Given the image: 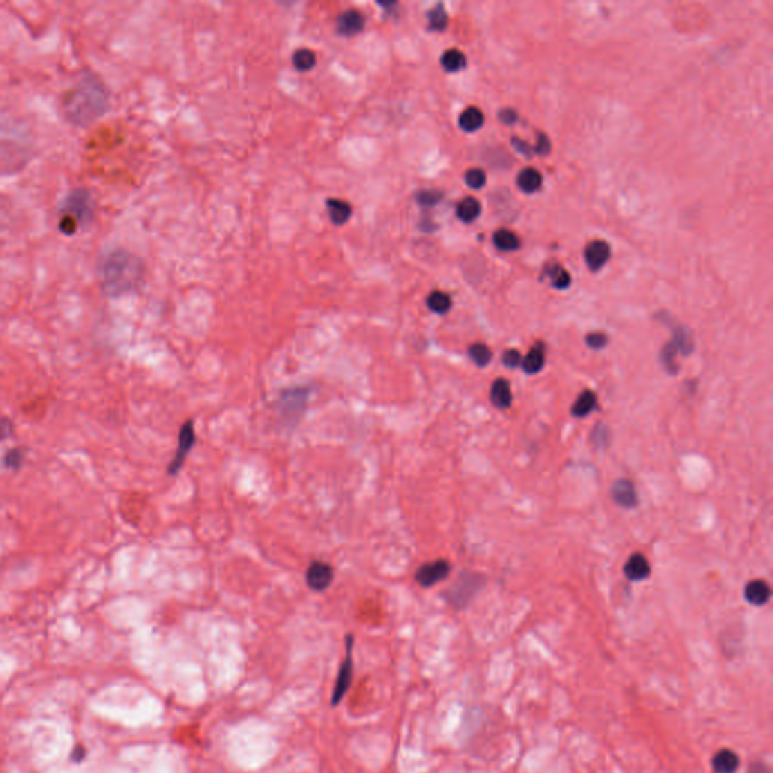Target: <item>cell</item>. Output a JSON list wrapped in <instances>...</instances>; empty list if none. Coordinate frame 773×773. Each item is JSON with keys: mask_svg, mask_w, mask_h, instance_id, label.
Wrapping results in <instances>:
<instances>
[{"mask_svg": "<svg viewBox=\"0 0 773 773\" xmlns=\"http://www.w3.org/2000/svg\"><path fill=\"white\" fill-rule=\"evenodd\" d=\"M608 441H611V434H608L607 427L604 425H597L594 434H592V443H594V446L597 449H604L607 447Z\"/></svg>", "mask_w": 773, "mask_h": 773, "instance_id": "34", "label": "cell"}, {"mask_svg": "<svg viewBox=\"0 0 773 773\" xmlns=\"http://www.w3.org/2000/svg\"><path fill=\"white\" fill-rule=\"evenodd\" d=\"M500 120L501 122H505V124H514L516 121V113L512 109H505L500 112Z\"/></svg>", "mask_w": 773, "mask_h": 773, "instance_id": "40", "label": "cell"}, {"mask_svg": "<svg viewBox=\"0 0 773 773\" xmlns=\"http://www.w3.org/2000/svg\"><path fill=\"white\" fill-rule=\"evenodd\" d=\"M597 408V396L594 391H583L577 400L574 402L571 413L574 417H586Z\"/></svg>", "mask_w": 773, "mask_h": 773, "instance_id": "19", "label": "cell"}, {"mask_svg": "<svg viewBox=\"0 0 773 773\" xmlns=\"http://www.w3.org/2000/svg\"><path fill=\"white\" fill-rule=\"evenodd\" d=\"M427 307L437 315H446L451 308V299L447 293L432 292L427 298Z\"/></svg>", "mask_w": 773, "mask_h": 773, "instance_id": "25", "label": "cell"}, {"mask_svg": "<svg viewBox=\"0 0 773 773\" xmlns=\"http://www.w3.org/2000/svg\"><path fill=\"white\" fill-rule=\"evenodd\" d=\"M586 344H588V346H589L590 349L599 351V349L606 348L607 337H606L604 334H602V333H592V334H589V335L586 337Z\"/></svg>", "mask_w": 773, "mask_h": 773, "instance_id": "36", "label": "cell"}, {"mask_svg": "<svg viewBox=\"0 0 773 773\" xmlns=\"http://www.w3.org/2000/svg\"><path fill=\"white\" fill-rule=\"evenodd\" d=\"M352 649H353V636L348 635L346 636V655H344V659L342 662L339 676H337L335 684H334V689H333V695H331V705L333 707H337L342 702L344 695L348 693V690L352 684V676H353Z\"/></svg>", "mask_w": 773, "mask_h": 773, "instance_id": "7", "label": "cell"}, {"mask_svg": "<svg viewBox=\"0 0 773 773\" xmlns=\"http://www.w3.org/2000/svg\"><path fill=\"white\" fill-rule=\"evenodd\" d=\"M326 207L328 213H330V218L335 225H342L344 222H348L352 215L351 205L343 200H328Z\"/></svg>", "mask_w": 773, "mask_h": 773, "instance_id": "20", "label": "cell"}, {"mask_svg": "<svg viewBox=\"0 0 773 773\" xmlns=\"http://www.w3.org/2000/svg\"><path fill=\"white\" fill-rule=\"evenodd\" d=\"M443 198V194L438 191H422L418 192L416 200L420 203L423 207H434V205H437Z\"/></svg>", "mask_w": 773, "mask_h": 773, "instance_id": "33", "label": "cell"}, {"mask_svg": "<svg viewBox=\"0 0 773 773\" xmlns=\"http://www.w3.org/2000/svg\"><path fill=\"white\" fill-rule=\"evenodd\" d=\"M546 364V352L544 346L538 343L537 346L532 348L525 357H523L521 367L528 375H534L541 372V369Z\"/></svg>", "mask_w": 773, "mask_h": 773, "instance_id": "17", "label": "cell"}, {"mask_svg": "<svg viewBox=\"0 0 773 773\" xmlns=\"http://www.w3.org/2000/svg\"><path fill=\"white\" fill-rule=\"evenodd\" d=\"M492 241H494V245L500 251H515L518 246H520V241H518V237L515 233L509 232V230L501 228L499 232H496L494 237H492Z\"/></svg>", "mask_w": 773, "mask_h": 773, "instance_id": "23", "label": "cell"}, {"mask_svg": "<svg viewBox=\"0 0 773 773\" xmlns=\"http://www.w3.org/2000/svg\"><path fill=\"white\" fill-rule=\"evenodd\" d=\"M468 355H470L473 363L479 367H487L492 358L490 348L483 343H474L473 346L468 349Z\"/></svg>", "mask_w": 773, "mask_h": 773, "instance_id": "27", "label": "cell"}, {"mask_svg": "<svg viewBox=\"0 0 773 773\" xmlns=\"http://www.w3.org/2000/svg\"><path fill=\"white\" fill-rule=\"evenodd\" d=\"M677 353H678V349H677L676 344H673V342H671V343L666 344V346H664L663 351H662L660 360H662V363H663V367H664L666 372L671 373V375H676V373H677V364H676Z\"/></svg>", "mask_w": 773, "mask_h": 773, "instance_id": "29", "label": "cell"}, {"mask_svg": "<svg viewBox=\"0 0 773 773\" xmlns=\"http://www.w3.org/2000/svg\"><path fill=\"white\" fill-rule=\"evenodd\" d=\"M624 572H626L628 580L640 581L648 579L651 568H649V564L644 555L635 553L633 556H630V559L626 564V568H624Z\"/></svg>", "mask_w": 773, "mask_h": 773, "instance_id": "13", "label": "cell"}, {"mask_svg": "<svg viewBox=\"0 0 773 773\" xmlns=\"http://www.w3.org/2000/svg\"><path fill=\"white\" fill-rule=\"evenodd\" d=\"M490 398H491L492 405H494L496 408H500V409L509 408L512 404L511 385H509V382L506 380H503V378H500V380L492 382Z\"/></svg>", "mask_w": 773, "mask_h": 773, "instance_id": "15", "label": "cell"}, {"mask_svg": "<svg viewBox=\"0 0 773 773\" xmlns=\"http://www.w3.org/2000/svg\"><path fill=\"white\" fill-rule=\"evenodd\" d=\"M195 446V427H194V422L192 420H186L182 427H180L178 431V444H177V450L174 454V458L168 465V474L172 476H177L182 470L186 459L191 454V450Z\"/></svg>", "mask_w": 773, "mask_h": 773, "instance_id": "6", "label": "cell"}, {"mask_svg": "<svg viewBox=\"0 0 773 773\" xmlns=\"http://www.w3.org/2000/svg\"><path fill=\"white\" fill-rule=\"evenodd\" d=\"M512 145L515 147V150H516V151H520L521 154L528 156V158H532V156L534 154L533 147H532V145H529L528 142L521 141V139H518V138H512Z\"/></svg>", "mask_w": 773, "mask_h": 773, "instance_id": "39", "label": "cell"}, {"mask_svg": "<svg viewBox=\"0 0 773 773\" xmlns=\"http://www.w3.org/2000/svg\"><path fill=\"white\" fill-rule=\"evenodd\" d=\"M749 773H770V770L764 763H754L749 769Z\"/></svg>", "mask_w": 773, "mask_h": 773, "instance_id": "41", "label": "cell"}, {"mask_svg": "<svg viewBox=\"0 0 773 773\" xmlns=\"http://www.w3.org/2000/svg\"><path fill=\"white\" fill-rule=\"evenodd\" d=\"M465 183L472 189H481L485 186V183H487V174H485V171L479 168L470 169L465 174Z\"/></svg>", "mask_w": 773, "mask_h": 773, "instance_id": "32", "label": "cell"}, {"mask_svg": "<svg viewBox=\"0 0 773 773\" xmlns=\"http://www.w3.org/2000/svg\"><path fill=\"white\" fill-rule=\"evenodd\" d=\"M608 257H611V246L604 241H594L590 242L585 250V260L590 270H599L602 269Z\"/></svg>", "mask_w": 773, "mask_h": 773, "instance_id": "11", "label": "cell"}, {"mask_svg": "<svg viewBox=\"0 0 773 773\" xmlns=\"http://www.w3.org/2000/svg\"><path fill=\"white\" fill-rule=\"evenodd\" d=\"M311 393H313L311 391V386L298 385V386L286 389L281 391V394H279V399L277 402V409H278L279 418H281L286 427L298 426L304 413L307 411Z\"/></svg>", "mask_w": 773, "mask_h": 773, "instance_id": "4", "label": "cell"}, {"mask_svg": "<svg viewBox=\"0 0 773 773\" xmlns=\"http://www.w3.org/2000/svg\"><path fill=\"white\" fill-rule=\"evenodd\" d=\"M533 150H534V153H538V154H541V156L548 154V151H550V141H548V138H547L544 133H539V135H538V142H537V145L533 147Z\"/></svg>", "mask_w": 773, "mask_h": 773, "instance_id": "38", "label": "cell"}, {"mask_svg": "<svg viewBox=\"0 0 773 773\" xmlns=\"http://www.w3.org/2000/svg\"><path fill=\"white\" fill-rule=\"evenodd\" d=\"M456 215L460 221L464 222H473L476 218L481 215V204L474 198H464L458 204Z\"/></svg>", "mask_w": 773, "mask_h": 773, "instance_id": "22", "label": "cell"}, {"mask_svg": "<svg viewBox=\"0 0 773 773\" xmlns=\"http://www.w3.org/2000/svg\"><path fill=\"white\" fill-rule=\"evenodd\" d=\"M23 460H24V450L20 447H15L6 451V455L3 458V464L6 468H10V470H19V468L23 465Z\"/></svg>", "mask_w": 773, "mask_h": 773, "instance_id": "31", "label": "cell"}, {"mask_svg": "<svg viewBox=\"0 0 773 773\" xmlns=\"http://www.w3.org/2000/svg\"><path fill=\"white\" fill-rule=\"evenodd\" d=\"M516 183L518 187L521 189L523 192H528V194H533L537 192L538 189L542 185V177L537 169L533 168H525L524 171H521L520 174L516 177Z\"/></svg>", "mask_w": 773, "mask_h": 773, "instance_id": "18", "label": "cell"}, {"mask_svg": "<svg viewBox=\"0 0 773 773\" xmlns=\"http://www.w3.org/2000/svg\"><path fill=\"white\" fill-rule=\"evenodd\" d=\"M334 580V570L331 565L320 561H313L306 571L307 586L315 592H324L331 586Z\"/></svg>", "mask_w": 773, "mask_h": 773, "instance_id": "9", "label": "cell"}, {"mask_svg": "<svg viewBox=\"0 0 773 773\" xmlns=\"http://www.w3.org/2000/svg\"><path fill=\"white\" fill-rule=\"evenodd\" d=\"M612 497L615 500L616 505H620L622 507H636L639 503V496H637V491L635 488V485H633L630 481H616L612 487Z\"/></svg>", "mask_w": 773, "mask_h": 773, "instance_id": "10", "label": "cell"}, {"mask_svg": "<svg viewBox=\"0 0 773 773\" xmlns=\"http://www.w3.org/2000/svg\"><path fill=\"white\" fill-rule=\"evenodd\" d=\"M451 571V566L444 559L438 561L427 562L422 566H418L416 571V581L423 588H431L437 583L446 580Z\"/></svg>", "mask_w": 773, "mask_h": 773, "instance_id": "8", "label": "cell"}, {"mask_svg": "<svg viewBox=\"0 0 773 773\" xmlns=\"http://www.w3.org/2000/svg\"><path fill=\"white\" fill-rule=\"evenodd\" d=\"M61 109L71 126L80 129L91 126L109 109V89L98 74L82 73L64 93Z\"/></svg>", "mask_w": 773, "mask_h": 773, "instance_id": "1", "label": "cell"}, {"mask_svg": "<svg viewBox=\"0 0 773 773\" xmlns=\"http://www.w3.org/2000/svg\"><path fill=\"white\" fill-rule=\"evenodd\" d=\"M740 760L736 752L722 749L711 760V767L716 773H734L738 769Z\"/></svg>", "mask_w": 773, "mask_h": 773, "instance_id": "16", "label": "cell"}, {"mask_svg": "<svg viewBox=\"0 0 773 773\" xmlns=\"http://www.w3.org/2000/svg\"><path fill=\"white\" fill-rule=\"evenodd\" d=\"M293 65L299 71H308L316 65V55L308 48H301L293 55Z\"/></svg>", "mask_w": 773, "mask_h": 773, "instance_id": "28", "label": "cell"}, {"mask_svg": "<svg viewBox=\"0 0 773 773\" xmlns=\"http://www.w3.org/2000/svg\"><path fill=\"white\" fill-rule=\"evenodd\" d=\"M483 113L478 108H468L459 117V126L464 131H476L483 126Z\"/></svg>", "mask_w": 773, "mask_h": 773, "instance_id": "21", "label": "cell"}, {"mask_svg": "<svg viewBox=\"0 0 773 773\" xmlns=\"http://www.w3.org/2000/svg\"><path fill=\"white\" fill-rule=\"evenodd\" d=\"M427 19H429V28L432 30H444L447 26V14L444 11L443 5L435 6L434 10H431L429 14H427Z\"/></svg>", "mask_w": 773, "mask_h": 773, "instance_id": "30", "label": "cell"}, {"mask_svg": "<svg viewBox=\"0 0 773 773\" xmlns=\"http://www.w3.org/2000/svg\"><path fill=\"white\" fill-rule=\"evenodd\" d=\"M501 361H503V364L509 369H516V367H521L523 363V355L516 349H509L503 353V357H501Z\"/></svg>", "mask_w": 773, "mask_h": 773, "instance_id": "35", "label": "cell"}, {"mask_svg": "<svg viewBox=\"0 0 773 773\" xmlns=\"http://www.w3.org/2000/svg\"><path fill=\"white\" fill-rule=\"evenodd\" d=\"M745 598L752 606H764L770 599V588L764 580H752L745 588Z\"/></svg>", "mask_w": 773, "mask_h": 773, "instance_id": "14", "label": "cell"}, {"mask_svg": "<svg viewBox=\"0 0 773 773\" xmlns=\"http://www.w3.org/2000/svg\"><path fill=\"white\" fill-rule=\"evenodd\" d=\"M366 24L364 15L360 11L349 10L346 12H342L340 17L337 19V29L344 37H353L360 34L363 30Z\"/></svg>", "mask_w": 773, "mask_h": 773, "instance_id": "12", "label": "cell"}, {"mask_svg": "<svg viewBox=\"0 0 773 773\" xmlns=\"http://www.w3.org/2000/svg\"><path fill=\"white\" fill-rule=\"evenodd\" d=\"M12 431H14V425L10 418L0 417V441L10 438Z\"/></svg>", "mask_w": 773, "mask_h": 773, "instance_id": "37", "label": "cell"}, {"mask_svg": "<svg viewBox=\"0 0 773 773\" xmlns=\"http://www.w3.org/2000/svg\"><path fill=\"white\" fill-rule=\"evenodd\" d=\"M483 586L482 575L476 572H463L454 583V586L444 592L447 603L455 608H463L472 602Z\"/></svg>", "mask_w": 773, "mask_h": 773, "instance_id": "5", "label": "cell"}, {"mask_svg": "<svg viewBox=\"0 0 773 773\" xmlns=\"http://www.w3.org/2000/svg\"><path fill=\"white\" fill-rule=\"evenodd\" d=\"M546 275L552 279V284L556 287V289H566L571 284V277L570 274L566 272V270L559 266V265H553L546 269Z\"/></svg>", "mask_w": 773, "mask_h": 773, "instance_id": "26", "label": "cell"}, {"mask_svg": "<svg viewBox=\"0 0 773 773\" xmlns=\"http://www.w3.org/2000/svg\"><path fill=\"white\" fill-rule=\"evenodd\" d=\"M144 278V263L126 250H112L102 257L98 279L102 290L109 298H120L136 290Z\"/></svg>", "mask_w": 773, "mask_h": 773, "instance_id": "2", "label": "cell"}, {"mask_svg": "<svg viewBox=\"0 0 773 773\" xmlns=\"http://www.w3.org/2000/svg\"><path fill=\"white\" fill-rule=\"evenodd\" d=\"M95 216V201L86 187H76L65 196L57 215V228L65 236H74L91 225Z\"/></svg>", "mask_w": 773, "mask_h": 773, "instance_id": "3", "label": "cell"}, {"mask_svg": "<svg viewBox=\"0 0 773 773\" xmlns=\"http://www.w3.org/2000/svg\"><path fill=\"white\" fill-rule=\"evenodd\" d=\"M467 64V59L463 52L459 50H447L441 56V65L444 67V70L449 71V73H456L460 71Z\"/></svg>", "mask_w": 773, "mask_h": 773, "instance_id": "24", "label": "cell"}]
</instances>
